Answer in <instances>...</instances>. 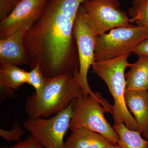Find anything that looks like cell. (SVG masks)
I'll use <instances>...</instances> for the list:
<instances>
[{
    "label": "cell",
    "instance_id": "3957f363",
    "mask_svg": "<svg viewBox=\"0 0 148 148\" xmlns=\"http://www.w3.org/2000/svg\"><path fill=\"white\" fill-rule=\"evenodd\" d=\"M130 54L95 62L92 72L106 83L114 99L112 114L114 123H123L128 129L142 133L139 125L127 108L125 101L126 82L125 71L131 64L127 61Z\"/></svg>",
    "mask_w": 148,
    "mask_h": 148
},
{
    "label": "cell",
    "instance_id": "9c48e42d",
    "mask_svg": "<svg viewBox=\"0 0 148 148\" xmlns=\"http://www.w3.org/2000/svg\"><path fill=\"white\" fill-rule=\"evenodd\" d=\"M49 0H19L11 12L0 23V39L22 29H29L42 14Z\"/></svg>",
    "mask_w": 148,
    "mask_h": 148
},
{
    "label": "cell",
    "instance_id": "ac0fdd59",
    "mask_svg": "<svg viewBox=\"0 0 148 148\" xmlns=\"http://www.w3.org/2000/svg\"><path fill=\"white\" fill-rule=\"evenodd\" d=\"M46 77L44 75L38 65L28 72L27 84L35 89V92L38 94L42 91L45 85Z\"/></svg>",
    "mask_w": 148,
    "mask_h": 148
},
{
    "label": "cell",
    "instance_id": "ba28073f",
    "mask_svg": "<svg viewBox=\"0 0 148 148\" xmlns=\"http://www.w3.org/2000/svg\"><path fill=\"white\" fill-rule=\"evenodd\" d=\"M81 5L97 36L115 28L133 26L127 12L120 8L119 0H84Z\"/></svg>",
    "mask_w": 148,
    "mask_h": 148
},
{
    "label": "cell",
    "instance_id": "8fae6325",
    "mask_svg": "<svg viewBox=\"0 0 148 148\" xmlns=\"http://www.w3.org/2000/svg\"><path fill=\"white\" fill-rule=\"evenodd\" d=\"M114 145L100 133L84 127L72 131L65 142L66 148H105Z\"/></svg>",
    "mask_w": 148,
    "mask_h": 148
},
{
    "label": "cell",
    "instance_id": "30bf717a",
    "mask_svg": "<svg viewBox=\"0 0 148 148\" xmlns=\"http://www.w3.org/2000/svg\"><path fill=\"white\" fill-rule=\"evenodd\" d=\"M27 29L0 40V68L28 65L30 61L24 44Z\"/></svg>",
    "mask_w": 148,
    "mask_h": 148
},
{
    "label": "cell",
    "instance_id": "52a82bcc",
    "mask_svg": "<svg viewBox=\"0 0 148 148\" xmlns=\"http://www.w3.org/2000/svg\"><path fill=\"white\" fill-rule=\"evenodd\" d=\"M72 103L66 110L47 118H28L23 125L45 148H66L64 139L70 129Z\"/></svg>",
    "mask_w": 148,
    "mask_h": 148
},
{
    "label": "cell",
    "instance_id": "ffe728a7",
    "mask_svg": "<svg viewBox=\"0 0 148 148\" xmlns=\"http://www.w3.org/2000/svg\"><path fill=\"white\" fill-rule=\"evenodd\" d=\"M1 148H45L40 144L32 135H30L28 138L23 141L18 142L14 145L10 147H3Z\"/></svg>",
    "mask_w": 148,
    "mask_h": 148
},
{
    "label": "cell",
    "instance_id": "7402d4cb",
    "mask_svg": "<svg viewBox=\"0 0 148 148\" xmlns=\"http://www.w3.org/2000/svg\"><path fill=\"white\" fill-rule=\"evenodd\" d=\"M132 53L138 56H148V38L139 43L133 50Z\"/></svg>",
    "mask_w": 148,
    "mask_h": 148
},
{
    "label": "cell",
    "instance_id": "d6986e66",
    "mask_svg": "<svg viewBox=\"0 0 148 148\" xmlns=\"http://www.w3.org/2000/svg\"><path fill=\"white\" fill-rule=\"evenodd\" d=\"M25 132V130L21 128L19 122L14 121L12 123V128L10 130L0 129V136L8 143L12 141L18 142L20 141Z\"/></svg>",
    "mask_w": 148,
    "mask_h": 148
},
{
    "label": "cell",
    "instance_id": "cb8c5ba5",
    "mask_svg": "<svg viewBox=\"0 0 148 148\" xmlns=\"http://www.w3.org/2000/svg\"><path fill=\"white\" fill-rule=\"evenodd\" d=\"M16 1H19V0H16Z\"/></svg>",
    "mask_w": 148,
    "mask_h": 148
},
{
    "label": "cell",
    "instance_id": "603a6c76",
    "mask_svg": "<svg viewBox=\"0 0 148 148\" xmlns=\"http://www.w3.org/2000/svg\"><path fill=\"white\" fill-rule=\"evenodd\" d=\"M105 148H121V147H120V146L119 145L117 144V145H114L110 146V147H106Z\"/></svg>",
    "mask_w": 148,
    "mask_h": 148
},
{
    "label": "cell",
    "instance_id": "7a4b0ae2",
    "mask_svg": "<svg viewBox=\"0 0 148 148\" xmlns=\"http://www.w3.org/2000/svg\"><path fill=\"white\" fill-rule=\"evenodd\" d=\"M83 96L74 75L46 78L42 91L29 95L24 109L29 118H47L66 110L75 99Z\"/></svg>",
    "mask_w": 148,
    "mask_h": 148
},
{
    "label": "cell",
    "instance_id": "7c38bea8",
    "mask_svg": "<svg viewBox=\"0 0 148 148\" xmlns=\"http://www.w3.org/2000/svg\"><path fill=\"white\" fill-rule=\"evenodd\" d=\"M126 106L135 116L142 133L148 140V91L126 90Z\"/></svg>",
    "mask_w": 148,
    "mask_h": 148
},
{
    "label": "cell",
    "instance_id": "2e32d148",
    "mask_svg": "<svg viewBox=\"0 0 148 148\" xmlns=\"http://www.w3.org/2000/svg\"><path fill=\"white\" fill-rule=\"evenodd\" d=\"M128 13L131 24L148 29V0H132Z\"/></svg>",
    "mask_w": 148,
    "mask_h": 148
},
{
    "label": "cell",
    "instance_id": "e0dca14e",
    "mask_svg": "<svg viewBox=\"0 0 148 148\" xmlns=\"http://www.w3.org/2000/svg\"><path fill=\"white\" fill-rule=\"evenodd\" d=\"M84 0H49L48 4L75 20L77 12Z\"/></svg>",
    "mask_w": 148,
    "mask_h": 148
},
{
    "label": "cell",
    "instance_id": "44dd1931",
    "mask_svg": "<svg viewBox=\"0 0 148 148\" xmlns=\"http://www.w3.org/2000/svg\"><path fill=\"white\" fill-rule=\"evenodd\" d=\"M18 1L0 0V19L2 20L11 12Z\"/></svg>",
    "mask_w": 148,
    "mask_h": 148
},
{
    "label": "cell",
    "instance_id": "8992f818",
    "mask_svg": "<svg viewBox=\"0 0 148 148\" xmlns=\"http://www.w3.org/2000/svg\"><path fill=\"white\" fill-rule=\"evenodd\" d=\"M148 38V29L133 25L110 30L97 36L95 40V62L108 60L132 53L137 45Z\"/></svg>",
    "mask_w": 148,
    "mask_h": 148
},
{
    "label": "cell",
    "instance_id": "9a60e30c",
    "mask_svg": "<svg viewBox=\"0 0 148 148\" xmlns=\"http://www.w3.org/2000/svg\"><path fill=\"white\" fill-rule=\"evenodd\" d=\"M113 127L119 138L117 144L121 148H148V140L143 139L140 132L128 129L123 123H114Z\"/></svg>",
    "mask_w": 148,
    "mask_h": 148
},
{
    "label": "cell",
    "instance_id": "4fadbf2b",
    "mask_svg": "<svg viewBox=\"0 0 148 148\" xmlns=\"http://www.w3.org/2000/svg\"><path fill=\"white\" fill-rule=\"evenodd\" d=\"M28 74V72L17 66L0 68L1 101L14 98V90L27 83Z\"/></svg>",
    "mask_w": 148,
    "mask_h": 148
},
{
    "label": "cell",
    "instance_id": "6da1fadb",
    "mask_svg": "<svg viewBox=\"0 0 148 148\" xmlns=\"http://www.w3.org/2000/svg\"><path fill=\"white\" fill-rule=\"evenodd\" d=\"M74 21L47 4L24 37L31 69L38 65L46 78L79 71L71 60Z\"/></svg>",
    "mask_w": 148,
    "mask_h": 148
},
{
    "label": "cell",
    "instance_id": "277c9868",
    "mask_svg": "<svg viewBox=\"0 0 148 148\" xmlns=\"http://www.w3.org/2000/svg\"><path fill=\"white\" fill-rule=\"evenodd\" d=\"M73 113L70 130L73 131L80 127L100 133L115 145L119 138L113 127L107 121L104 113L112 112V106L101 97L91 95L76 98L72 102Z\"/></svg>",
    "mask_w": 148,
    "mask_h": 148
},
{
    "label": "cell",
    "instance_id": "5b68a950",
    "mask_svg": "<svg viewBox=\"0 0 148 148\" xmlns=\"http://www.w3.org/2000/svg\"><path fill=\"white\" fill-rule=\"evenodd\" d=\"M73 35L75 38L79 59V71L74 75L82 89L84 96L91 95L95 98L101 96L92 92L88 81L90 66L95 62V34L84 9L80 6L74 21Z\"/></svg>",
    "mask_w": 148,
    "mask_h": 148
},
{
    "label": "cell",
    "instance_id": "5bb4252c",
    "mask_svg": "<svg viewBox=\"0 0 148 148\" xmlns=\"http://www.w3.org/2000/svg\"><path fill=\"white\" fill-rule=\"evenodd\" d=\"M138 56V61L131 64L125 74L126 90L148 91V56Z\"/></svg>",
    "mask_w": 148,
    "mask_h": 148
}]
</instances>
